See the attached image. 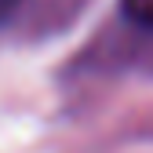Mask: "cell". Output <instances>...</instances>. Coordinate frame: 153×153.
<instances>
[{"instance_id":"obj_1","label":"cell","mask_w":153,"mask_h":153,"mask_svg":"<svg viewBox=\"0 0 153 153\" xmlns=\"http://www.w3.org/2000/svg\"><path fill=\"white\" fill-rule=\"evenodd\" d=\"M120 7H124V15L139 29H149L153 33V0H120Z\"/></svg>"},{"instance_id":"obj_2","label":"cell","mask_w":153,"mask_h":153,"mask_svg":"<svg viewBox=\"0 0 153 153\" xmlns=\"http://www.w3.org/2000/svg\"><path fill=\"white\" fill-rule=\"evenodd\" d=\"M18 4H22V0H0V26H4L7 18L18 11Z\"/></svg>"}]
</instances>
